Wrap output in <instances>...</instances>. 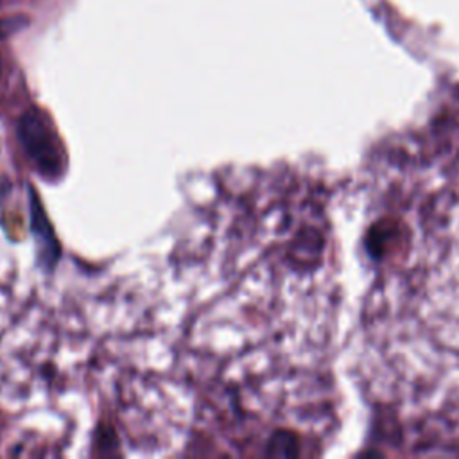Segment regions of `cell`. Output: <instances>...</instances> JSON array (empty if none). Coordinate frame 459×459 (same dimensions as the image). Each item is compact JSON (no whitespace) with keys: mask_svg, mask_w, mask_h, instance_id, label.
<instances>
[{"mask_svg":"<svg viewBox=\"0 0 459 459\" xmlns=\"http://www.w3.org/2000/svg\"><path fill=\"white\" fill-rule=\"evenodd\" d=\"M18 136L23 151L45 179H57L63 172V158L56 136L38 109L25 111L18 120Z\"/></svg>","mask_w":459,"mask_h":459,"instance_id":"cell-1","label":"cell"},{"mask_svg":"<svg viewBox=\"0 0 459 459\" xmlns=\"http://www.w3.org/2000/svg\"><path fill=\"white\" fill-rule=\"evenodd\" d=\"M30 222H32V231L36 237V244H38V255H39V262L45 267H52L57 262L59 256V246L57 240L52 233V228L45 217V212L38 201V197L32 195L30 201Z\"/></svg>","mask_w":459,"mask_h":459,"instance_id":"cell-2","label":"cell"}]
</instances>
